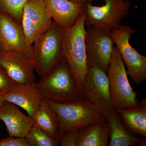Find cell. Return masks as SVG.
<instances>
[{"instance_id":"6da1fadb","label":"cell","mask_w":146,"mask_h":146,"mask_svg":"<svg viewBox=\"0 0 146 146\" xmlns=\"http://www.w3.org/2000/svg\"><path fill=\"white\" fill-rule=\"evenodd\" d=\"M35 88L43 99L64 104L84 98L83 88L79 85L65 58L46 76L35 83Z\"/></svg>"},{"instance_id":"7a4b0ae2","label":"cell","mask_w":146,"mask_h":146,"mask_svg":"<svg viewBox=\"0 0 146 146\" xmlns=\"http://www.w3.org/2000/svg\"><path fill=\"white\" fill-rule=\"evenodd\" d=\"M85 20L84 10L72 26L69 28H63V56L79 85L83 89L88 67Z\"/></svg>"},{"instance_id":"3957f363","label":"cell","mask_w":146,"mask_h":146,"mask_svg":"<svg viewBox=\"0 0 146 146\" xmlns=\"http://www.w3.org/2000/svg\"><path fill=\"white\" fill-rule=\"evenodd\" d=\"M32 63L35 71L44 77L64 58L63 28L54 21L48 30L33 43Z\"/></svg>"},{"instance_id":"277c9868","label":"cell","mask_w":146,"mask_h":146,"mask_svg":"<svg viewBox=\"0 0 146 146\" xmlns=\"http://www.w3.org/2000/svg\"><path fill=\"white\" fill-rule=\"evenodd\" d=\"M107 74L111 101L115 109L137 105L139 101L129 84L125 64L116 46L112 51Z\"/></svg>"},{"instance_id":"5b68a950","label":"cell","mask_w":146,"mask_h":146,"mask_svg":"<svg viewBox=\"0 0 146 146\" xmlns=\"http://www.w3.org/2000/svg\"><path fill=\"white\" fill-rule=\"evenodd\" d=\"M84 92L85 98L105 119L115 111L110 97L107 73L90 62H88Z\"/></svg>"},{"instance_id":"8992f818","label":"cell","mask_w":146,"mask_h":146,"mask_svg":"<svg viewBox=\"0 0 146 146\" xmlns=\"http://www.w3.org/2000/svg\"><path fill=\"white\" fill-rule=\"evenodd\" d=\"M48 102L57 113L61 137L64 132L69 129H80L107 120L100 115L85 98L64 104Z\"/></svg>"},{"instance_id":"52a82bcc","label":"cell","mask_w":146,"mask_h":146,"mask_svg":"<svg viewBox=\"0 0 146 146\" xmlns=\"http://www.w3.org/2000/svg\"><path fill=\"white\" fill-rule=\"evenodd\" d=\"M136 30L127 26L121 25L111 31L114 43L118 48L127 70L128 75L136 84L146 79V57L131 46L129 40Z\"/></svg>"},{"instance_id":"ba28073f","label":"cell","mask_w":146,"mask_h":146,"mask_svg":"<svg viewBox=\"0 0 146 146\" xmlns=\"http://www.w3.org/2000/svg\"><path fill=\"white\" fill-rule=\"evenodd\" d=\"M102 6L85 3V26H94L112 30L121 25V20L128 14L131 3L127 0H104Z\"/></svg>"},{"instance_id":"9c48e42d","label":"cell","mask_w":146,"mask_h":146,"mask_svg":"<svg viewBox=\"0 0 146 146\" xmlns=\"http://www.w3.org/2000/svg\"><path fill=\"white\" fill-rule=\"evenodd\" d=\"M86 27L85 44L88 62L96 64L107 73L115 44L111 30L94 26Z\"/></svg>"},{"instance_id":"30bf717a","label":"cell","mask_w":146,"mask_h":146,"mask_svg":"<svg viewBox=\"0 0 146 146\" xmlns=\"http://www.w3.org/2000/svg\"><path fill=\"white\" fill-rule=\"evenodd\" d=\"M53 22L42 0H28L24 7L21 23L27 45L33 46Z\"/></svg>"},{"instance_id":"8fae6325","label":"cell","mask_w":146,"mask_h":146,"mask_svg":"<svg viewBox=\"0 0 146 146\" xmlns=\"http://www.w3.org/2000/svg\"><path fill=\"white\" fill-rule=\"evenodd\" d=\"M0 50L16 51L29 59L33 55V46L27 44L21 24L9 14L0 11Z\"/></svg>"},{"instance_id":"7c38bea8","label":"cell","mask_w":146,"mask_h":146,"mask_svg":"<svg viewBox=\"0 0 146 146\" xmlns=\"http://www.w3.org/2000/svg\"><path fill=\"white\" fill-rule=\"evenodd\" d=\"M0 65L16 83L35 87V71L31 60L23 53L0 50Z\"/></svg>"},{"instance_id":"4fadbf2b","label":"cell","mask_w":146,"mask_h":146,"mask_svg":"<svg viewBox=\"0 0 146 146\" xmlns=\"http://www.w3.org/2000/svg\"><path fill=\"white\" fill-rule=\"evenodd\" d=\"M47 12L53 21L63 28L72 26L85 10V3L70 0H42Z\"/></svg>"},{"instance_id":"5bb4252c","label":"cell","mask_w":146,"mask_h":146,"mask_svg":"<svg viewBox=\"0 0 146 146\" xmlns=\"http://www.w3.org/2000/svg\"><path fill=\"white\" fill-rule=\"evenodd\" d=\"M0 120L10 137L25 138L33 126V118L22 113L16 105L5 101L0 106Z\"/></svg>"},{"instance_id":"9a60e30c","label":"cell","mask_w":146,"mask_h":146,"mask_svg":"<svg viewBox=\"0 0 146 146\" xmlns=\"http://www.w3.org/2000/svg\"><path fill=\"white\" fill-rule=\"evenodd\" d=\"M2 97L5 101L12 103L23 108L32 118L34 117L42 99L35 87L18 83L3 94Z\"/></svg>"},{"instance_id":"2e32d148","label":"cell","mask_w":146,"mask_h":146,"mask_svg":"<svg viewBox=\"0 0 146 146\" xmlns=\"http://www.w3.org/2000/svg\"><path fill=\"white\" fill-rule=\"evenodd\" d=\"M125 128L135 136H146V99L142 100L136 106L115 109Z\"/></svg>"},{"instance_id":"e0dca14e","label":"cell","mask_w":146,"mask_h":146,"mask_svg":"<svg viewBox=\"0 0 146 146\" xmlns=\"http://www.w3.org/2000/svg\"><path fill=\"white\" fill-rule=\"evenodd\" d=\"M33 119V126L44 131L60 144L61 137L58 117L48 101L42 99Z\"/></svg>"},{"instance_id":"ac0fdd59","label":"cell","mask_w":146,"mask_h":146,"mask_svg":"<svg viewBox=\"0 0 146 146\" xmlns=\"http://www.w3.org/2000/svg\"><path fill=\"white\" fill-rule=\"evenodd\" d=\"M109 138V125L106 120L80 129L76 146H107Z\"/></svg>"},{"instance_id":"d6986e66","label":"cell","mask_w":146,"mask_h":146,"mask_svg":"<svg viewBox=\"0 0 146 146\" xmlns=\"http://www.w3.org/2000/svg\"><path fill=\"white\" fill-rule=\"evenodd\" d=\"M109 125V141L108 146L138 145L143 139L128 131L123 125L115 110L107 118Z\"/></svg>"},{"instance_id":"ffe728a7","label":"cell","mask_w":146,"mask_h":146,"mask_svg":"<svg viewBox=\"0 0 146 146\" xmlns=\"http://www.w3.org/2000/svg\"><path fill=\"white\" fill-rule=\"evenodd\" d=\"M25 138L30 146H56L60 145L57 140L33 126Z\"/></svg>"},{"instance_id":"44dd1931","label":"cell","mask_w":146,"mask_h":146,"mask_svg":"<svg viewBox=\"0 0 146 146\" xmlns=\"http://www.w3.org/2000/svg\"><path fill=\"white\" fill-rule=\"evenodd\" d=\"M28 0H0V11L10 15L21 23L23 9Z\"/></svg>"},{"instance_id":"7402d4cb","label":"cell","mask_w":146,"mask_h":146,"mask_svg":"<svg viewBox=\"0 0 146 146\" xmlns=\"http://www.w3.org/2000/svg\"><path fill=\"white\" fill-rule=\"evenodd\" d=\"M80 129H69L64 132L61 136L60 144L61 146H76Z\"/></svg>"},{"instance_id":"603a6c76","label":"cell","mask_w":146,"mask_h":146,"mask_svg":"<svg viewBox=\"0 0 146 146\" xmlns=\"http://www.w3.org/2000/svg\"><path fill=\"white\" fill-rule=\"evenodd\" d=\"M16 84L9 77L5 70L0 65V94H5Z\"/></svg>"},{"instance_id":"cb8c5ba5","label":"cell","mask_w":146,"mask_h":146,"mask_svg":"<svg viewBox=\"0 0 146 146\" xmlns=\"http://www.w3.org/2000/svg\"><path fill=\"white\" fill-rule=\"evenodd\" d=\"M0 146H30L25 138L10 137L0 140Z\"/></svg>"},{"instance_id":"d4e9b609","label":"cell","mask_w":146,"mask_h":146,"mask_svg":"<svg viewBox=\"0 0 146 146\" xmlns=\"http://www.w3.org/2000/svg\"><path fill=\"white\" fill-rule=\"evenodd\" d=\"M146 138L143 139L138 144V146H145L146 145Z\"/></svg>"},{"instance_id":"484cf974","label":"cell","mask_w":146,"mask_h":146,"mask_svg":"<svg viewBox=\"0 0 146 146\" xmlns=\"http://www.w3.org/2000/svg\"><path fill=\"white\" fill-rule=\"evenodd\" d=\"M74 2L79 3H86L85 0H70Z\"/></svg>"},{"instance_id":"4316f807","label":"cell","mask_w":146,"mask_h":146,"mask_svg":"<svg viewBox=\"0 0 146 146\" xmlns=\"http://www.w3.org/2000/svg\"><path fill=\"white\" fill-rule=\"evenodd\" d=\"M3 94H0V106H1L5 102V101L3 100L2 97V95Z\"/></svg>"},{"instance_id":"83f0119b","label":"cell","mask_w":146,"mask_h":146,"mask_svg":"<svg viewBox=\"0 0 146 146\" xmlns=\"http://www.w3.org/2000/svg\"><path fill=\"white\" fill-rule=\"evenodd\" d=\"M86 1V2L87 1H91V0H85Z\"/></svg>"}]
</instances>
